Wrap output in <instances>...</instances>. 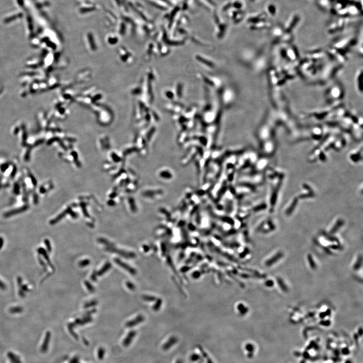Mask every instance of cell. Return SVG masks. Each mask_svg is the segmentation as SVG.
I'll list each match as a JSON object with an SVG mask.
<instances>
[{
	"label": "cell",
	"mask_w": 363,
	"mask_h": 363,
	"mask_svg": "<svg viewBox=\"0 0 363 363\" xmlns=\"http://www.w3.org/2000/svg\"><path fill=\"white\" fill-rule=\"evenodd\" d=\"M105 250L106 251H107V252L118 254L119 255L122 256L123 257L126 258L127 259L135 258L136 257V255L134 252H127V251H125L123 250L117 249L115 248V247H106Z\"/></svg>",
	"instance_id": "obj_1"
},
{
	"label": "cell",
	"mask_w": 363,
	"mask_h": 363,
	"mask_svg": "<svg viewBox=\"0 0 363 363\" xmlns=\"http://www.w3.org/2000/svg\"><path fill=\"white\" fill-rule=\"evenodd\" d=\"M114 261L116 264L119 265L120 266V267H122L123 268H124V269L127 270L131 275L135 276L137 274V271L135 269L131 267L130 266L127 264L126 263H124V262L122 261L120 259L115 258Z\"/></svg>",
	"instance_id": "obj_2"
},
{
	"label": "cell",
	"mask_w": 363,
	"mask_h": 363,
	"mask_svg": "<svg viewBox=\"0 0 363 363\" xmlns=\"http://www.w3.org/2000/svg\"><path fill=\"white\" fill-rule=\"evenodd\" d=\"M178 340L175 337H171L163 345V349L167 351L171 348L173 345L177 344Z\"/></svg>",
	"instance_id": "obj_3"
},
{
	"label": "cell",
	"mask_w": 363,
	"mask_h": 363,
	"mask_svg": "<svg viewBox=\"0 0 363 363\" xmlns=\"http://www.w3.org/2000/svg\"><path fill=\"white\" fill-rule=\"evenodd\" d=\"M144 320V317L143 316H142V315H139L135 319L128 322L126 323V325L128 327H132V326L136 325L137 324H139L140 323L143 321Z\"/></svg>",
	"instance_id": "obj_4"
},
{
	"label": "cell",
	"mask_w": 363,
	"mask_h": 363,
	"mask_svg": "<svg viewBox=\"0 0 363 363\" xmlns=\"http://www.w3.org/2000/svg\"><path fill=\"white\" fill-rule=\"evenodd\" d=\"M28 208V206H23L22 208H19L16 209L12 210V211L8 212L5 214L4 216L5 217H9V216H14V215L18 214V213H21V212H22L25 210H26Z\"/></svg>",
	"instance_id": "obj_5"
},
{
	"label": "cell",
	"mask_w": 363,
	"mask_h": 363,
	"mask_svg": "<svg viewBox=\"0 0 363 363\" xmlns=\"http://www.w3.org/2000/svg\"><path fill=\"white\" fill-rule=\"evenodd\" d=\"M111 267V263H110V262H107V263H106L105 264V265L103 266V268L100 270H99L98 272H96L97 275H98V276H103L105 273L107 272L108 270H110Z\"/></svg>",
	"instance_id": "obj_6"
},
{
	"label": "cell",
	"mask_w": 363,
	"mask_h": 363,
	"mask_svg": "<svg viewBox=\"0 0 363 363\" xmlns=\"http://www.w3.org/2000/svg\"><path fill=\"white\" fill-rule=\"evenodd\" d=\"M135 334H136V332L134 331H131L128 334L127 337L126 338L125 340H124V342H123L125 346H127V345H129L130 344V342H131V341L132 340V338H134V337H135Z\"/></svg>",
	"instance_id": "obj_7"
},
{
	"label": "cell",
	"mask_w": 363,
	"mask_h": 363,
	"mask_svg": "<svg viewBox=\"0 0 363 363\" xmlns=\"http://www.w3.org/2000/svg\"><path fill=\"white\" fill-rule=\"evenodd\" d=\"M38 252H39V253L42 254L43 255V257H45V259H46L47 262H48V263H49V265L50 266V267H51L52 269H54V266H53V265H52V263H50V259H49V256H48V255H47V253H46V251H45L44 249H42V248H39V249H38Z\"/></svg>",
	"instance_id": "obj_8"
},
{
	"label": "cell",
	"mask_w": 363,
	"mask_h": 363,
	"mask_svg": "<svg viewBox=\"0 0 363 363\" xmlns=\"http://www.w3.org/2000/svg\"><path fill=\"white\" fill-rule=\"evenodd\" d=\"M98 241L99 243L103 244V245H106L107 247H115V245L114 244L111 243V242L107 241V240L104 239L103 238H99L98 239Z\"/></svg>",
	"instance_id": "obj_9"
},
{
	"label": "cell",
	"mask_w": 363,
	"mask_h": 363,
	"mask_svg": "<svg viewBox=\"0 0 363 363\" xmlns=\"http://www.w3.org/2000/svg\"><path fill=\"white\" fill-rule=\"evenodd\" d=\"M96 305H98V301H96V300H91V301L85 303L84 305V308H88L91 307H94V306H96Z\"/></svg>",
	"instance_id": "obj_10"
},
{
	"label": "cell",
	"mask_w": 363,
	"mask_h": 363,
	"mask_svg": "<svg viewBox=\"0 0 363 363\" xmlns=\"http://www.w3.org/2000/svg\"><path fill=\"white\" fill-rule=\"evenodd\" d=\"M84 284H85V285H86V287H87L88 290V291H89L90 292H95V288L93 287V285H92V284H91V283L89 282V281H85V282H84Z\"/></svg>",
	"instance_id": "obj_11"
},
{
	"label": "cell",
	"mask_w": 363,
	"mask_h": 363,
	"mask_svg": "<svg viewBox=\"0 0 363 363\" xmlns=\"http://www.w3.org/2000/svg\"><path fill=\"white\" fill-rule=\"evenodd\" d=\"M91 263V261L88 260V259H85V260H82L81 261H80L78 263V265L81 267H86L88 265Z\"/></svg>",
	"instance_id": "obj_12"
},
{
	"label": "cell",
	"mask_w": 363,
	"mask_h": 363,
	"mask_svg": "<svg viewBox=\"0 0 363 363\" xmlns=\"http://www.w3.org/2000/svg\"><path fill=\"white\" fill-rule=\"evenodd\" d=\"M126 284L127 288L131 291H134L136 288L135 285L131 281H127L126 283Z\"/></svg>",
	"instance_id": "obj_13"
},
{
	"label": "cell",
	"mask_w": 363,
	"mask_h": 363,
	"mask_svg": "<svg viewBox=\"0 0 363 363\" xmlns=\"http://www.w3.org/2000/svg\"><path fill=\"white\" fill-rule=\"evenodd\" d=\"M22 308L19 307L13 308L10 309V312L11 313H19L21 312L22 311Z\"/></svg>",
	"instance_id": "obj_14"
},
{
	"label": "cell",
	"mask_w": 363,
	"mask_h": 363,
	"mask_svg": "<svg viewBox=\"0 0 363 363\" xmlns=\"http://www.w3.org/2000/svg\"><path fill=\"white\" fill-rule=\"evenodd\" d=\"M142 299L146 301H152V300H155V297L148 296H142Z\"/></svg>",
	"instance_id": "obj_15"
},
{
	"label": "cell",
	"mask_w": 363,
	"mask_h": 363,
	"mask_svg": "<svg viewBox=\"0 0 363 363\" xmlns=\"http://www.w3.org/2000/svg\"><path fill=\"white\" fill-rule=\"evenodd\" d=\"M45 243L46 244V245L47 250L49 251V252H51V251H52V247H51V245H50V241L46 239L45 240Z\"/></svg>",
	"instance_id": "obj_16"
},
{
	"label": "cell",
	"mask_w": 363,
	"mask_h": 363,
	"mask_svg": "<svg viewBox=\"0 0 363 363\" xmlns=\"http://www.w3.org/2000/svg\"><path fill=\"white\" fill-rule=\"evenodd\" d=\"M95 312H96V309H92V310H91L87 312H86V313L84 314V317H88V316H90L92 314H93V313H95Z\"/></svg>",
	"instance_id": "obj_17"
},
{
	"label": "cell",
	"mask_w": 363,
	"mask_h": 363,
	"mask_svg": "<svg viewBox=\"0 0 363 363\" xmlns=\"http://www.w3.org/2000/svg\"><path fill=\"white\" fill-rule=\"evenodd\" d=\"M199 358H200V357H199V355H197V354H193V355H192L191 357V359L193 361H196L199 360Z\"/></svg>",
	"instance_id": "obj_18"
},
{
	"label": "cell",
	"mask_w": 363,
	"mask_h": 363,
	"mask_svg": "<svg viewBox=\"0 0 363 363\" xmlns=\"http://www.w3.org/2000/svg\"><path fill=\"white\" fill-rule=\"evenodd\" d=\"M98 276V275H97V273H96V271H94L92 275L91 276V280L94 281H96Z\"/></svg>",
	"instance_id": "obj_19"
},
{
	"label": "cell",
	"mask_w": 363,
	"mask_h": 363,
	"mask_svg": "<svg viewBox=\"0 0 363 363\" xmlns=\"http://www.w3.org/2000/svg\"><path fill=\"white\" fill-rule=\"evenodd\" d=\"M29 176H30V177L31 179V181H32V182L33 183V184H34V185L35 186L36 185H37V182H36V179H35L34 178V176L32 175H31L30 174H29Z\"/></svg>",
	"instance_id": "obj_20"
},
{
	"label": "cell",
	"mask_w": 363,
	"mask_h": 363,
	"mask_svg": "<svg viewBox=\"0 0 363 363\" xmlns=\"http://www.w3.org/2000/svg\"><path fill=\"white\" fill-rule=\"evenodd\" d=\"M14 191H15V193L16 194H18V193H19V186H18L17 184H16V185H15V186Z\"/></svg>",
	"instance_id": "obj_21"
},
{
	"label": "cell",
	"mask_w": 363,
	"mask_h": 363,
	"mask_svg": "<svg viewBox=\"0 0 363 363\" xmlns=\"http://www.w3.org/2000/svg\"><path fill=\"white\" fill-rule=\"evenodd\" d=\"M9 164H8V163H7V164H4V165H2V166L1 167L2 171H5L6 170V169H7V168L9 167Z\"/></svg>",
	"instance_id": "obj_22"
},
{
	"label": "cell",
	"mask_w": 363,
	"mask_h": 363,
	"mask_svg": "<svg viewBox=\"0 0 363 363\" xmlns=\"http://www.w3.org/2000/svg\"><path fill=\"white\" fill-rule=\"evenodd\" d=\"M0 288L2 289H5L6 288V285L1 280H0Z\"/></svg>",
	"instance_id": "obj_23"
},
{
	"label": "cell",
	"mask_w": 363,
	"mask_h": 363,
	"mask_svg": "<svg viewBox=\"0 0 363 363\" xmlns=\"http://www.w3.org/2000/svg\"><path fill=\"white\" fill-rule=\"evenodd\" d=\"M143 250L145 252H147L149 250V247L146 246V245H144L143 246Z\"/></svg>",
	"instance_id": "obj_24"
},
{
	"label": "cell",
	"mask_w": 363,
	"mask_h": 363,
	"mask_svg": "<svg viewBox=\"0 0 363 363\" xmlns=\"http://www.w3.org/2000/svg\"><path fill=\"white\" fill-rule=\"evenodd\" d=\"M3 244H4V240H3V238H0V250L2 248Z\"/></svg>",
	"instance_id": "obj_25"
},
{
	"label": "cell",
	"mask_w": 363,
	"mask_h": 363,
	"mask_svg": "<svg viewBox=\"0 0 363 363\" xmlns=\"http://www.w3.org/2000/svg\"><path fill=\"white\" fill-rule=\"evenodd\" d=\"M99 356H101V358H102V357H103V353H104L103 351H104L103 350V349H100V350H99Z\"/></svg>",
	"instance_id": "obj_26"
},
{
	"label": "cell",
	"mask_w": 363,
	"mask_h": 363,
	"mask_svg": "<svg viewBox=\"0 0 363 363\" xmlns=\"http://www.w3.org/2000/svg\"><path fill=\"white\" fill-rule=\"evenodd\" d=\"M34 201L35 203H38V197L37 195H35V196H34Z\"/></svg>",
	"instance_id": "obj_27"
},
{
	"label": "cell",
	"mask_w": 363,
	"mask_h": 363,
	"mask_svg": "<svg viewBox=\"0 0 363 363\" xmlns=\"http://www.w3.org/2000/svg\"><path fill=\"white\" fill-rule=\"evenodd\" d=\"M176 363H182V362H181V360H179L177 361Z\"/></svg>",
	"instance_id": "obj_28"
}]
</instances>
